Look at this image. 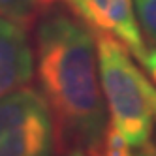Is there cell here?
<instances>
[{
	"label": "cell",
	"mask_w": 156,
	"mask_h": 156,
	"mask_svg": "<svg viewBox=\"0 0 156 156\" xmlns=\"http://www.w3.org/2000/svg\"><path fill=\"white\" fill-rule=\"evenodd\" d=\"M34 72L60 149L100 156L109 117L94 32L73 13L41 12L34 34Z\"/></svg>",
	"instance_id": "6da1fadb"
},
{
	"label": "cell",
	"mask_w": 156,
	"mask_h": 156,
	"mask_svg": "<svg viewBox=\"0 0 156 156\" xmlns=\"http://www.w3.org/2000/svg\"><path fill=\"white\" fill-rule=\"evenodd\" d=\"M94 41L109 122L119 128L130 147L139 149L151 141L154 130L152 81L133 64L130 51L119 40L94 32Z\"/></svg>",
	"instance_id": "7a4b0ae2"
},
{
	"label": "cell",
	"mask_w": 156,
	"mask_h": 156,
	"mask_svg": "<svg viewBox=\"0 0 156 156\" xmlns=\"http://www.w3.org/2000/svg\"><path fill=\"white\" fill-rule=\"evenodd\" d=\"M60 151L40 90L27 85L0 98V156H58Z\"/></svg>",
	"instance_id": "3957f363"
},
{
	"label": "cell",
	"mask_w": 156,
	"mask_h": 156,
	"mask_svg": "<svg viewBox=\"0 0 156 156\" xmlns=\"http://www.w3.org/2000/svg\"><path fill=\"white\" fill-rule=\"evenodd\" d=\"M70 12L92 32H104L119 40L137 60L147 53L133 0H62Z\"/></svg>",
	"instance_id": "277c9868"
},
{
	"label": "cell",
	"mask_w": 156,
	"mask_h": 156,
	"mask_svg": "<svg viewBox=\"0 0 156 156\" xmlns=\"http://www.w3.org/2000/svg\"><path fill=\"white\" fill-rule=\"evenodd\" d=\"M34 75V47L28 28L0 17V98L30 85Z\"/></svg>",
	"instance_id": "5b68a950"
},
{
	"label": "cell",
	"mask_w": 156,
	"mask_h": 156,
	"mask_svg": "<svg viewBox=\"0 0 156 156\" xmlns=\"http://www.w3.org/2000/svg\"><path fill=\"white\" fill-rule=\"evenodd\" d=\"M43 9H47L43 0H0V17H6L27 28Z\"/></svg>",
	"instance_id": "8992f818"
},
{
	"label": "cell",
	"mask_w": 156,
	"mask_h": 156,
	"mask_svg": "<svg viewBox=\"0 0 156 156\" xmlns=\"http://www.w3.org/2000/svg\"><path fill=\"white\" fill-rule=\"evenodd\" d=\"M133 9L141 34L147 36L156 49V0H133Z\"/></svg>",
	"instance_id": "52a82bcc"
},
{
	"label": "cell",
	"mask_w": 156,
	"mask_h": 156,
	"mask_svg": "<svg viewBox=\"0 0 156 156\" xmlns=\"http://www.w3.org/2000/svg\"><path fill=\"white\" fill-rule=\"evenodd\" d=\"M100 156H132L128 141L119 132V128L113 126L111 122L105 128V136H104V143H102Z\"/></svg>",
	"instance_id": "ba28073f"
},
{
	"label": "cell",
	"mask_w": 156,
	"mask_h": 156,
	"mask_svg": "<svg viewBox=\"0 0 156 156\" xmlns=\"http://www.w3.org/2000/svg\"><path fill=\"white\" fill-rule=\"evenodd\" d=\"M139 62H141L143 68L149 72L151 79H152L154 85H156V49H154V47H149L147 53H145V57H143Z\"/></svg>",
	"instance_id": "9c48e42d"
},
{
	"label": "cell",
	"mask_w": 156,
	"mask_h": 156,
	"mask_svg": "<svg viewBox=\"0 0 156 156\" xmlns=\"http://www.w3.org/2000/svg\"><path fill=\"white\" fill-rule=\"evenodd\" d=\"M133 156H156V145H152L151 141L145 143L143 147L137 149V152L133 154Z\"/></svg>",
	"instance_id": "30bf717a"
},
{
	"label": "cell",
	"mask_w": 156,
	"mask_h": 156,
	"mask_svg": "<svg viewBox=\"0 0 156 156\" xmlns=\"http://www.w3.org/2000/svg\"><path fill=\"white\" fill-rule=\"evenodd\" d=\"M151 100H152V113H154V126H156V85L154 83L151 88Z\"/></svg>",
	"instance_id": "8fae6325"
},
{
	"label": "cell",
	"mask_w": 156,
	"mask_h": 156,
	"mask_svg": "<svg viewBox=\"0 0 156 156\" xmlns=\"http://www.w3.org/2000/svg\"><path fill=\"white\" fill-rule=\"evenodd\" d=\"M66 156H88L87 152H83V151H70Z\"/></svg>",
	"instance_id": "7c38bea8"
},
{
	"label": "cell",
	"mask_w": 156,
	"mask_h": 156,
	"mask_svg": "<svg viewBox=\"0 0 156 156\" xmlns=\"http://www.w3.org/2000/svg\"><path fill=\"white\" fill-rule=\"evenodd\" d=\"M43 4H45V8H51L55 4V0H43Z\"/></svg>",
	"instance_id": "4fadbf2b"
}]
</instances>
